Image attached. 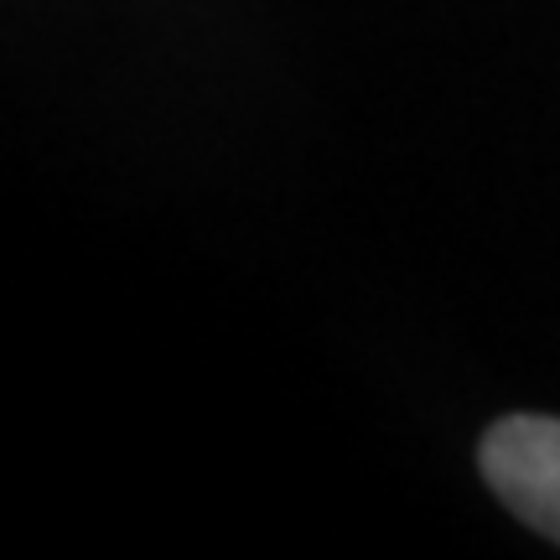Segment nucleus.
I'll return each mask as SVG.
<instances>
[{"mask_svg":"<svg viewBox=\"0 0 560 560\" xmlns=\"http://www.w3.org/2000/svg\"><path fill=\"white\" fill-rule=\"evenodd\" d=\"M482 478L529 529L560 545V420L556 416H503L482 436Z\"/></svg>","mask_w":560,"mask_h":560,"instance_id":"obj_1","label":"nucleus"}]
</instances>
